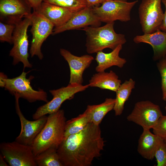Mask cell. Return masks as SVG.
<instances>
[{"label": "cell", "instance_id": "cell-1", "mask_svg": "<svg viewBox=\"0 0 166 166\" xmlns=\"http://www.w3.org/2000/svg\"><path fill=\"white\" fill-rule=\"evenodd\" d=\"M105 142L99 125L90 122L81 131L64 139L57 152L63 166H90L101 156Z\"/></svg>", "mask_w": 166, "mask_h": 166}, {"label": "cell", "instance_id": "cell-2", "mask_svg": "<svg viewBox=\"0 0 166 166\" xmlns=\"http://www.w3.org/2000/svg\"><path fill=\"white\" fill-rule=\"evenodd\" d=\"M66 121L62 109L49 115L44 126L32 145L35 156L48 149L57 150L64 140Z\"/></svg>", "mask_w": 166, "mask_h": 166}, {"label": "cell", "instance_id": "cell-3", "mask_svg": "<svg viewBox=\"0 0 166 166\" xmlns=\"http://www.w3.org/2000/svg\"><path fill=\"white\" fill-rule=\"evenodd\" d=\"M114 24L113 22L102 26H88L82 29L86 36L85 46L88 53H97L106 48L113 50L125 43V35L115 32Z\"/></svg>", "mask_w": 166, "mask_h": 166}, {"label": "cell", "instance_id": "cell-4", "mask_svg": "<svg viewBox=\"0 0 166 166\" xmlns=\"http://www.w3.org/2000/svg\"><path fill=\"white\" fill-rule=\"evenodd\" d=\"M27 73L23 71L19 76L8 78L4 74L0 73V86L13 95L18 94L20 98L30 103L37 101H49L47 93L43 89L34 90L30 84V80L26 78Z\"/></svg>", "mask_w": 166, "mask_h": 166}, {"label": "cell", "instance_id": "cell-5", "mask_svg": "<svg viewBox=\"0 0 166 166\" xmlns=\"http://www.w3.org/2000/svg\"><path fill=\"white\" fill-rule=\"evenodd\" d=\"M31 24V16L23 18L15 24L12 37L13 46L9 53V56L13 58V64L15 65L21 62L24 69L32 66L28 60L29 43L27 34L28 28Z\"/></svg>", "mask_w": 166, "mask_h": 166}, {"label": "cell", "instance_id": "cell-6", "mask_svg": "<svg viewBox=\"0 0 166 166\" xmlns=\"http://www.w3.org/2000/svg\"><path fill=\"white\" fill-rule=\"evenodd\" d=\"M138 2L137 0L132 2L127 0H108L101 6L92 8L101 22L106 23L117 20L127 22L130 20L131 11Z\"/></svg>", "mask_w": 166, "mask_h": 166}, {"label": "cell", "instance_id": "cell-7", "mask_svg": "<svg viewBox=\"0 0 166 166\" xmlns=\"http://www.w3.org/2000/svg\"><path fill=\"white\" fill-rule=\"evenodd\" d=\"M89 87V84L82 85L69 84L66 87L50 90L49 92L53 97L52 99L37 109L33 115V119L36 120L47 114L57 112L65 101L73 98L75 94L85 90Z\"/></svg>", "mask_w": 166, "mask_h": 166}, {"label": "cell", "instance_id": "cell-8", "mask_svg": "<svg viewBox=\"0 0 166 166\" xmlns=\"http://www.w3.org/2000/svg\"><path fill=\"white\" fill-rule=\"evenodd\" d=\"M1 153L10 166H37L32 145L15 140L0 144Z\"/></svg>", "mask_w": 166, "mask_h": 166}, {"label": "cell", "instance_id": "cell-9", "mask_svg": "<svg viewBox=\"0 0 166 166\" xmlns=\"http://www.w3.org/2000/svg\"><path fill=\"white\" fill-rule=\"evenodd\" d=\"M30 32L32 38L30 52L32 57L37 56L40 60L43 58L41 47L44 42L52 34L54 26L42 14L33 10L31 15Z\"/></svg>", "mask_w": 166, "mask_h": 166}, {"label": "cell", "instance_id": "cell-10", "mask_svg": "<svg viewBox=\"0 0 166 166\" xmlns=\"http://www.w3.org/2000/svg\"><path fill=\"white\" fill-rule=\"evenodd\" d=\"M161 0H142L139 7L140 22L144 34L159 29L164 16Z\"/></svg>", "mask_w": 166, "mask_h": 166}, {"label": "cell", "instance_id": "cell-11", "mask_svg": "<svg viewBox=\"0 0 166 166\" xmlns=\"http://www.w3.org/2000/svg\"><path fill=\"white\" fill-rule=\"evenodd\" d=\"M163 115L160 106L148 101L136 102L127 120L141 126L143 129H152Z\"/></svg>", "mask_w": 166, "mask_h": 166}, {"label": "cell", "instance_id": "cell-12", "mask_svg": "<svg viewBox=\"0 0 166 166\" xmlns=\"http://www.w3.org/2000/svg\"><path fill=\"white\" fill-rule=\"evenodd\" d=\"M15 99V109L21 124V129L15 141L26 145H32L34 140L44 126L48 117L45 115L41 118L30 121L27 120L22 114L20 108L19 96L17 94L14 95Z\"/></svg>", "mask_w": 166, "mask_h": 166}, {"label": "cell", "instance_id": "cell-13", "mask_svg": "<svg viewBox=\"0 0 166 166\" xmlns=\"http://www.w3.org/2000/svg\"><path fill=\"white\" fill-rule=\"evenodd\" d=\"M31 8L26 0H0V21L16 24L31 16Z\"/></svg>", "mask_w": 166, "mask_h": 166}, {"label": "cell", "instance_id": "cell-14", "mask_svg": "<svg viewBox=\"0 0 166 166\" xmlns=\"http://www.w3.org/2000/svg\"><path fill=\"white\" fill-rule=\"evenodd\" d=\"M101 22L93 11L92 7L86 6L74 13L69 20L63 25L54 27L52 35L64 31L83 28L88 26L98 27Z\"/></svg>", "mask_w": 166, "mask_h": 166}, {"label": "cell", "instance_id": "cell-15", "mask_svg": "<svg viewBox=\"0 0 166 166\" xmlns=\"http://www.w3.org/2000/svg\"><path fill=\"white\" fill-rule=\"evenodd\" d=\"M60 52L69 65L70 71L69 84H82L83 81L84 72L89 67L94 57L88 54L77 56L63 48L60 49Z\"/></svg>", "mask_w": 166, "mask_h": 166}, {"label": "cell", "instance_id": "cell-16", "mask_svg": "<svg viewBox=\"0 0 166 166\" xmlns=\"http://www.w3.org/2000/svg\"><path fill=\"white\" fill-rule=\"evenodd\" d=\"M133 41L137 44L143 43L150 45L153 49V59L155 61L166 56V32L159 29L152 33L136 35Z\"/></svg>", "mask_w": 166, "mask_h": 166}, {"label": "cell", "instance_id": "cell-17", "mask_svg": "<svg viewBox=\"0 0 166 166\" xmlns=\"http://www.w3.org/2000/svg\"><path fill=\"white\" fill-rule=\"evenodd\" d=\"M34 10L44 16L53 24L54 27L65 24L74 14L66 8L44 1Z\"/></svg>", "mask_w": 166, "mask_h": 166}, {"label": "cell", "instance_id": "cell-18", "mask_svg": "<svg viewBox=\"0 0 166 166\" xmlns=\"http://www.w3.org/2000/svg\"><path fill=\"white\" fill-rule=\"evenodd\" d=\"M164 140L152 133L149 129H143L138 140L137 151L143 158L152 160Z\"/></svg>", "mask_w": 166, "mask_h": 166}, {"label": "cell", "instance_id": "cell-19", "mask_svg": "<svg viewBox=\"0 0 166 166\" xmlns=\"http://www.w3.org/2000/svg\"><path fill=\"white\" fill-rule=\"evenodd\" d=\"M122 45H119L109 53H106L102 51L97 52L95 59L97 64L95 68L96 71H105L107 69L114 66L122 68L127 62L125 58L119 56Z\"/></svg>", "mask_w": 166, "mask_h": 166}, {"label": "cell", "instance_id": "cell-20", "mask_svg": "<svg viewBox=\"0 0 166 166\" xmlns=\"http://www.w3.org/2000/svg\"><path fill=\"white\" fill-rule=\"evenodd\" d=\"M117 75L112 70L99 72L94 74L89 81L90 87H97L116 92L121 84Z\"/></svg>", "mask_w": 166, "mask_h": 166}, {"label": "cell", "instance_id": "cell-21", "mask_svg": "<svg viewBox=\"0 0 166 166\" xmlns=\"http://www.w3.org/2000/svg\"><path fill=\"white\" fill-rule=\"evenodd\" d=\"M135 84L134 80L130 78L121 84L116 92V96L113 109L115 116H120L122 114L124 104L135 88Z\"/></svg>", "mask_w": 166, "mask_h": 166}, {"label": "cell", "instance_id": "cell-22", "mask_svg": "<svg viewBox=\"0 0 166 166\" xmlns=\"http://www.w3.org/2000/svg\"><path fill=\"white\" fill-rule=\"evenodd\" d=\"M115 99L106 98L103 103L98 105H88L86 110L90 117V122L99 125L105 115L113 109Z\"/></svg>", "mask_w": 166, "mask_h": 166}, {"label": "cell", "instance_id": "cell-23", "mask_svg": "<svg viewBox=\"0 0 166 166\" xmlns=\"http://www.w3.org/2000/svg\"><path fill=\"white\" fill-rule=\"evenodd\" d=\"M90 122V116L86 109L77 117L66 121L64 139L71 135L81 131Z\"/></svg>", "mask_w": 166, "mask_h": 166}, {"label": "cell", "instance_id": "cell-24", "mask_svg": "<svg viewBox=\"0 0 166 166\" xmlns=\"http://www.w3.org/2000/svg\"><path fill=\"white\" fill-rule=\"evenodd\" d=\"M35 160L38 166H63L57 150L54 149H47L35 156Z\"/></svg>", "mask_w": 166, "mask_h": 166}, {"label": "cell", "instance_id": "cell-25", "mask_svg": "<svg viewBox=\"0 0 166 166\" xmlns=\"http://www.w3.org/2000/svg\"><path fill=\"white\" fill-rule=\"evenodd\" d=\"M44 2L66 8L74 13L87 6L86 0H44Z\"/></svg>", "mask_w": 166, "mask_h": 166}, {"label": "cell", "instance_id": "cell-26", "mask_svg": "<svg viewBox=\"0 0 166 166\" xmlns=\"http://www.w3.org/2000/svg\"><path fill=\"white\" fill-rule=\"evenodd\" d=\"M15 24L6 23L0 21V41L12 44L13 34Z\"/></svg>", "mask_w": 166, "mask_h": 166}, {"label": "cell", "instance_id": "cell-27", "mask_svg": "<svg viewBox=\"0 0 166 166\" xmlns=\"http://www.w3.org/2000/svg\"><path fill=\"white\" fill-rule=\"evenodd\" d=\"M157 65L161 77L162 99L166 101V58L164 57L160 60Z\"/></svg>", "mask_w": 166, "mask_h": 166}, {"label": "cell", "instance_id": "cell-28", "mask_svg": "<svg viewBox=\"0 0 166 166\" xmlns=\"http://www.w3.org/2000/svg\"><path fill=\"white\" fill-rule=\"evenodd\" d=\"M152 129L154 134L164 140L166 139V115H162Z\"/></svg>", "mask_w": 166, "mask_h": 166}, {"label": "cell", "instance_id": "cell-29", "mask_svg": "<svg viewBox=\"0 0 166 166\" xmlns=\"http://www.w3.org/2000/svg\"><path fill=\"white\" fill-rule=\"evenodd\" d=\"M155 157L157 166H166V144L164 140L157 149Z\"/></svg>", "mask_w": 166, "mask_h": 166}, {"label": "cell", "instance_id": "cell-30", "mask_svg": "<svg viewBox=\"0 0 166 166\" xmlns=\"http://www.w3.org/2000/svg\"><path fill=\"white\" fill-rule=\"evenodd\" d=\"M108 0H86L87 6L93 7L99 6L100 4H102Z\"/></svg>", "mask_w": 166, "mask_h": 166}, {"label": "cell", "instance_id": "cell-31", "mask_svg": "<svg viewBox=\"0 0 166 166\" xmlns=\"http://www.w3.org/2000/svg\"><path fill=\"white\" fill-rule=\"evenodd\" d=\"M30 4L33 10L36 9L44 0H26Z\"/></svg>", "mask_w": 166, "mask_h": 166}, {"label": "cell", "instance_id": "cell-32", "mask_svg": "<svg viewBox=\"0 0 166 166\" xmlns=\"http://www.w3.org/2000/svg\"><path fill=\"white\" fill-rule=\"evenodd\" d=\"M165 7V11L164 13V18L162 23L159 28V30L166 32V2L163 3Z\"/></svg>", "mask_w": 166, "mask_h": 166}, {"label": "cell", "instance_id": "cell-33", "mask_svg": "<svg viewBox=\"0 0 166 166\" xmlns=\"http://www.w3.org/2000/svg\"><path fill=\"white\" fill-rule=\"evenodd\" d=\"M0 166H9L5 160L2 154H0Z\"/></svg>", "mask_w": 166, "mask_h": 166}, {"label": "cell", "instance_id": "cell-34", "mask_svg": "<svg viewBox=\"0 0 166 166\" xmlns=\"http://www.w3.org/2000/svg\"><path fill=\"white\" fill-rule=\"evenodd\" d=\"M162 0V2L163 3L166 2V0Z\"/></svg>", "mask_w": 166, "mask_h": 166}, {"label": "cell", "instance_id": "cell-35", "mask_svg": "<svg viewBox=\"0 0 166 166\" xmlns=\"http://www.w3.org/2000/svg\"><path fill=\"white\" fill-rule=\"evenodd\" d=\"M164 140V143L166 144V139Z\"/></svg>", "mask_w": 166, "mask_h": 166}, {"label": "cell", "instance_id": "cell-36", "mask_svg": "<svg viewBox=\"0 0 166 166\" xmlns=\"http://www.w3.org/2000/svg\"><path fill=\"white\" fill-rule=\"evenodd\" d=\"M165 110L166 111V106L165 107Z\"/></svg>", "mask_w": 166, "mask_h": 166}, {"label": "cell", "instance_id": "cell-37", "mask_svg": "<svg viewBox=\"0 0 166 166\" xmlns=\"http://www.w3.org/2000/svg\"><path fill=\"white\" fill-rule=\"evenodd\" d=\"M165 58H166V56L164 57Z\"/></svg>", "mask_w": 166, "mask_h": 166}]
</instances>
